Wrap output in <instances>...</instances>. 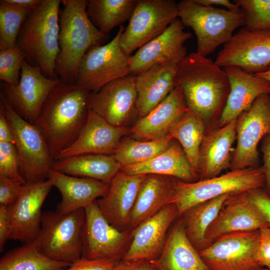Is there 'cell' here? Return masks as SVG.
Instances as JSON below:
<instances>
[{"mask_svg": "<svg viewBox=\"0 0 270 270\" xmlns=\"http://www.w3.org/2000/svg\"><path fill=\"white\" fill-rule=\"evenodd\" d=\"M265 176L262 167L232 170L219 176L187 182L176 179L171 200L179 216L190 208L201 202L228 194L265 188Z\"/></svg>", "mask_w": 270, "mask_h": 270, "instance_id": "obj_6", "label": "cell"}, {"mask_svg": "<svg viewBox=\"0 0 270 270\" xmlns=\"http://www.w3.org/2000/svg\"><path fill=\"white\" fill-rule=\"evenodd\" d=\"M61 80L50 78L40 68L23 60L18 84L2 83L1 94L15 112L34 124L39 117L50 92Z\"/></svg>", "mask_w": 270, "mask_h": 270, "instance_id": "obj_14", "label": "cell"}, {"mask_svg": "<svg viewBox=\"0 0 270 270\" xmlns=\"http://www.w3.org/2000/svg\"><path fill=\"white\" fill-rule=\"evenodd\" d=\"M48 178L61 194L62 200L56 211L63 214L84 208L102 197L109 186L108 184L100 180L72 176L53 170H50Z\"/></svg>", "mask_w": 270, "mask_h": 270, "instance_id": "obj_27", "label": "cell"}, {"mask_svg": "<svg viewBox=\"0 0 270 270\" xmlns=\"http://www.w3.org/2000/svg\"><path fill=\"white\" fill-rule=\"evenodd\" d=\"M214 62L221 68L236 66L252 74L264 71L270 65V29H240L224 45Z\"/></svg>", "mask_w": 270, "mask_h": 270, "instance_id": "obj_15", "label": "cell"}, {"mask_svg": "<svg viewBox=\"0 0 270 270\" xmlns=\"http://www.w3.org/2000/svg\"><path fill=\"white\" fill-rule=\"evenodd\" d=\"M121 168L114 155L102 154H84L54 160L52 166V170L68 175L108 184Z\"/></svg>", "mask_w": 270, "mask_h": 270, "instance_id": "obj_31", "label": "cell"}, {"mask_svg": "<svg viewBox=\"0 0 270 270\" xmlns=\"http://www.w3.org/2000/svg\"><path fill=\"white\" fill-rule=\"evenodd\" d=\"M24 184L10 178L0 175V206H8L18 197Z\"/></svg>", "mask_w": 270, "mask_h": 270, "instance_id": "obj_41", "label": "cell"}, {"mask_svg": "<svg viewBox=\"0 0 270 270\" xmlns=\"http://www.w3.org/2000/svg\"><path fill=\"white\" fill-rule=\"evenodd\" d=\"M196 2L207 6H218L225 7L227 10L232 11L240 10L238 5L234 2L229 0H194Z\"/></svg>", "mask_w": 270, "mask_h": 270, "instance_id": "obj_49", "label": "cell"}, {"mask_svg": "<svg viewBox=\"0 0 270 270\" xmlns=\"http://www.w3.org/2000/svg\"><path fill=\"white\" fill-rule=\"evenodd\" d=\"M266 226H270L250 200L247 192L234 194L226 201L208 228L206 234L207 246L224 235L258 230Z\"/></svg>", "mask_w": 270, "mask_h": 270, "instance_id": "obj_19", "label": "cell"}, {"mask_svg": "<svg viewBox=\"0 0 270 270\" xmlns=\"http://www.w3.org/2000/svg\"><path fill=\"white\" fill-rule=\"evenodd\" d=\"M118 261L110 260H88L80 258L68 268L60 270H112Z\"/></svg>", "mask_w": 270, "mask_h": 270, "instance_id": "obj_42", "label": "cell"}, {"mask_svg": "<svg viewBox=\"0 0 270 270\" xmlns=\"http://www.w3.org/2000/svg\"><path fill=\"white\" fill-rule=\"evenodd\" d=\"M233 194H226L198 204L187 210L180 216L186 236L198 251L207 247L206 232L226 201Z\"/></svg>", "mask_w": 270, "mask_h": 270, "instance_id": "obj_32", "label": "cell"}, {"mask_svg": "<svg viewBox=\"0 0 270 270\" xmlns=\"http://www.w3.org/2000/svg\"><path fill=\"white\" fill-rule=\"evenodd\" d=\"M178 18L160 35L148 42L130 56L131 75L137 76L152 66L174 58L186 56L185 42L192 34L184 30Z\"/></svg>", "mask_w": 270, "mask_h": 270, "instance_id": "obj_21", "label": "cell"}, {"mask_svg": "<svg viewBox=\"0 0 270 270\" xmlns=\"http://www.w3.org/2000/svg\"><path fill=\"white\" fill-rule=\"evenodd\" d=\"M6 1L10 4L33 10L40 4L42 0H6Z\"/></svg>", "mask_w": 270, "mask_h": 270, "instance_id": "obj_50", "label": "cell"}, {"mask_svg": "<svg viewBox=\"0 0 270 270\" xmlns=\"http://www.w3.org/2000/svg\"><path fill=\"white\" fill-rule=\"evenodd\" d=\"M138 0H87V15L94 26L107 35L113 28L130 20Z\"/></svg>", "mask_w": 270, "mask_h": 270, "instance_id": "obj_33", "label": "cell"}, {"mask_svg": "<svg viewBox=\"0 0 270 270\" xmlns=\"http://www.w3.org/2000/svg\"><path fill=\"white\" fill-rule=\"evenodd\" d=\"M52 180L24 184L18 198L8 206L12 232L9 240L28 243L34 240L40 230L42 208L53 186Z\"/></svg>", "mask_w": 270, "mask_h": 270, "instance_id": "obj_17", "label": "cell"}, {"mask_svg": "<svg viewBox=\"0 0 270 270\" xmlns=\"http://www.w3.org/2000/svg\"><path fill=\"white\" fill-rule=\"evenodd\" d=\"M24 56L20 50L14 48L0 50V79L3 82L16 85L20 76Z\"/></svg>", "mask_w": 270, "mask_h": 270, "instance_id": "obj_39", "label": "cell"}, {"mask_svg": "<svg viewBox=\"0 0 270 270\" xmlns=\"http://www.w3.org/2000/svg\"><path fill=\"white\" fill-rule=\"evenodd\" d=\"M181 56L156 64L136 76L137 116L141 118L156 107L176 87Z\"/></svg>", "mask_w": 270, "mask_h": 270, "instance_id": "obj_24", "label": "cell"}, {"mask_svg": "<svg viewBox=\"0 0 270 270\" xmlns=\"http://www.w3.org/2000/svg\"><path fill=\"white\" fill-rule=\"evenodd\" d=\"M176 86L181 90L188 108L204 122L220 115L230 92L224 68L196 52L187 54L180 64Z\"/></svg>", "mask_w": 270, "mask_h": 270, "instance_id": "obj_2", "label": "cell"}, {"mask_svg": "<svg viewBox=\"0 0 270 270\" xmlns=\"http://www.w3.org/2000/svg\"><path fill=\"white\" fill-rule=\"evenodd\" d=\"M178 3L173 0H138L120 44L128 55L162 34L178 18Z\"/></svg>", "mask_w": 270, "mask_h": 270, "instance_id": "obj_10", "label": "cell"}, {"mask_svg": "<svg viewBox=\"0 0 270 270\" xmlns=\"http://www.w3.org/2000/svg\"><path fill=\"white\" fill-rule=\"evenodd\" d=\"M112 270H158L150 261L140 260L129 261L120 260L116 264Z\"/></svg>", "mask_w": 270, "mask_h": 270, "instance_id": "obj_47", "label": "cell"}, {"mask_svg": "<svg viewBox=\"0 0 270 270\" xmlns=\"http://www.w3.org/2000/svg\"><path fill=\"white\" fill-rule=\"evenodd\" d=\"M59 14L60 52L56 72L66 84H75L80 62L92 46L101 45L106 39L92 22L86 13L87 0H62Z\"/></svg>", "mask_w": 270, "mask_h": 270, "instance_id": "obj_3", "label": "cell"}, {"mask_svg": "<svg viewBox=\"0 0 270 270\" xmlns=\"http://www.w3.org/2000/svg\"><path fill=\"white\" fill-rule=\"evenodd\" d=\"M176 178L147 174L131 212L129 228L132 230L166 205L171 204Z\"/></svg>", "mask_w": 270, "mask_h": 270, "instance_id": "obj_29", "label": "cell"}, {"mask_svg": "<svg viewBox=\"0 0 270 270\" xmlns=\"http://www.w3.org/2000/svg\"><path fill=\"white\" fill-rule=\"evenodd\" d=\"M189 110L181 90L176 86L156 107L140 118L130 131L134 137L144 140L162 138Z\"/></svg>", "mask_w": 270, "mask_h": 270, "instance_id": "obj_26", "label": "cell"}, {"mask_svg": "<svg viewBox=\"0 0 270 270\" xmlns=\"http://www.w3.org/2000/svg\"><path fill=\"white\" fill-rule=\"evenodd\" d=\"M244 15L245 28L250 30L270 29V0H236Z\"/></svg>", "mask_w": 270, "mask_h": 270, "instance_id": "obj_38", "label": "cell"}, {"mask_svg": "<svg viewBox=\"0 0 270 270\" xmlns=\"http://www.w3.org/2000/svg\"><path fill=\"white\" fill-rule=\"evenodd\" d=\"M124 30L120 26L110 42L93 46L88 50L80 62L76 84L95 92L110 82L131 75L130 56L124 52L120 44Z\"/></svg>", "mask_w": 270, "mask_h": 270, "instance_id": "obj_9", "label": "cell"}, {"mask_svg": "<svg viewBox=\"0 0 270 270\" xmlns=\"http://www.w3.org/2000/svg\"><path fill=\"white\" fill-rule=\"evenodd\" d=\"M0 142L11 143L15 146L13 132L2 106H0Z\"/></svg>", "mask_w": 270, "mask_h": 270, "instance_id": "obj_48", "label": "cell"}, {"mask_svg": "<svg viewBox=\"0 0 270 270\" xmlns=\"http://www.w3.org/2000/svg\"><path fill=\"white\" fill-rule=\"evenodd\" d=\"M71 264L46 256L35 240L6 252L0 258V270H60Z\"/></svg>", "mask_w": 270, "mask_h": 270, "instance_id": "obj_35", "label": "cell"}, {"mask_svg": "<svg viewBox=\"0 0 270 270\" xmlns=\"http://www.w3.org/2000/svg\"><path fill=\"white\" fill-rule=\"evenodd\" d=\"M128 131L124 126L110 124L89 110L86 123L78 138L54 160L84 154H114L122 137Z\"/></svg>", "mask_w": 270, "mask_h": 270, "instance_id": "obj_22", "label": "cell"}, {"mask_svg": "<svg viewBox=\"0 0 270 270\" xmlns=\"http://www.w3.org/2000/svg\"><path fill=\"white\" fill-rule=\"evenodd\" d=\"M32 10L0 0V50L16 46L22 26Z\"/></svg>", "mask_w": 270, "mask_h": 270, "instance_id": "obj_37", "label": "cell"}, {"mask_svg": "<svg viewBox=\"0 0 270 270\" xmlns=\"http://www.w3.org/2000/svg\"><path fill=\"white\" fill-rule=\"evenodd\" d=\"M0 106L14 136L20 172L26 184L48 179L54 160L42 134L20 116L1 94Z\"/></svg>", "mask_w": 270, "mask_h": 270, "instance_id": "obj_7", "label": "cell"}, {"mask_svg": "<svg viewBox=\"0 0 270 270\" xmlns=\"http://www.w3.org/2000/svg\"><path fill=\"white\" fill-rule=\"evenodd\" d=\"M259 230L240 232L217 238L200 254L211 270H258Z\"/></svg>", "mask_w": 270, "mask_h": 270, "instance_id": "obj_12", "label": "cell"}, {"mask_svg": "<svg viewBox=\"0 0 270 270\" xmlns=\"http://www.w3.org/2000/svg\"><path fill=\"white\" fill-rule=\"evenodd\" d=\"M60 0H42L28 16L20 31L16 46L24 60L39 68L48 78L58 77L56 62L60 52Z\"/></svg>", "mask_w": 270, "mask_h": 270, "instance_id": "obj_4", "label": "cell"}, {"mask_svg": "<svg viewBox=\"0 0 270 270\" xmlns=\"http://www.w3.org/2000/svg\"><path fill=\"white\" fill-rule=\"evenodd\" d=\"M256 76L266 80L270 82V65L264 72L256 74Z\"/></svg>", "mask_w": 270, "mask_h": 270, "instance_id": "obj_51", "label": "cell"}, {"mask_svg": "<svg viewBox=\"0 0 270 270\" xmlns=\"http://www.w3.org/2000/svg\"><path fill=\"white\" fill-rule=\"evenodd\" d=\"M120 170L130 175L169 176L187 182H195L199 178L182 146L176 143H171L166 150L148 161L122 166Z\"/></svg>", "mask_w": 270, "mask_h": 270, "instance_id": "obj_30", "label": "cell"}, {"mask_svg": "<svg viewBox=\"0 0 270 270\" xmlns=\"http://www.w3.org/2000/svg\"><path fill=\"white\" fill-rule=\"evenodd\" d=\"M84 210L81 258L115 261L122 260L132 241V230L120 231L111 225L102 214L96 200Z\"/></svg>", "mask_w": 270, "mask_h": 270, "instance_id": "obj_11", "label": "cell"}, {"mask_svg": "<svg viewBox=\"0 0 270 270\" xmlns=\"http://www.w3.org/2000/svg\"><path fill=\"white\" fill-rule=\"evenodd\" d=\"M179 216L174 204L164 206L132 230V239L122 260L129 261H154L164 249L167 232Z\"/></svg>", "mask_w": 270, "mask_h": 270, "instance_id": "obj_18", "label": "cell"}, {"mask_svg": "<svg viewBox=\"0 0 270 270\" xmlns=\"http://www.w3.org/2000/svg\"><path fill=\"white\" fill-rule=\"evenodd\" d=\"M258 270H270L267 268H263L262 267L259 268Z\"/></svg>", "mask_w": 270, "mask_h": 270, "instance_id": "obj_52", "label": "cell"}, {"mask_svg": "<svg viewBox=\"0 0 270 270\" xmlns=\"http://www.w3.org/2000/svg\"><path fill=\"white\" fill-rule=\"evenodd\" d=\"M84 222V208L65 214L43 212L40 232L36 239L41 252L58 262L72 264L80 259Z\"/></svg>", "mask_w": 270, "mask_h": 270, "instance_id": "obj_8", "label": "cell"}, {"mask_svg": "<svg viewBox=\"0 0 270 270\" xmlns=\"http://www.w3.org/2000/svg\"><path fill=\"white\" fill-rule=\"evenodd\" d=\"M178 6V18L184 26L193 30L197 38L196 52L204 56L228 42L237 28L245 26L240 10L207 6L194 0H181Z\"/></svg>", "mask_w": 270, "mask_h": 270, "instance_id": "obj_5", "label": "cell"}, {"mask_svg": "<svg viewBox=\"0 0 270 270\" xmlns=\"http://www.w3.org/2000/svg\"><path fill=\"white\" fill-rule=\"evenodd\" d=\"M152 262L158 270H211L187 237L182 218L169 232L160 256Z\"/></svg>", "mask_w": 270, "mask_h": 270, "instance_id": "obj_28", "label": "cell"}, {"mask_svg": "<svg viewBox=\"0 0 270 270\" xmlns=\"http://www.w3.org/2000/svg\"><path fill=\"white\" fill-rule=\"evenodd\" d=\"M229 80L230 92L220 116V126L237 119L248 110L256 100L263 94H270V82L236 66L223 68Z\"/></svg>", "mask_w": 270, "mask_h": 270, "instance_id": "obj_23", "label": "cell"}, {"mask_svg": "<svg viewBox=\"0 0 270 270\" xmlns=\"http://www.w3.org/2000/svg\"><path fill=\"white\" fill-rule=\"evenodd\" d=\"M136 76H124L105 84L97 92H90L88 109L110 124L123 126L137 116Z\"/></svg>", "mask_w": 270, "mask_h": 270, "instance_id": "obj_16", "label": "cell"}, {"mask_svg": "<svg viewBox=\"0 0 270 270\" xmlns=\"http://www.w3.org/2000/svg\"><path fill=\"white\" fill-rule=\"evenodd\" d=\"M146 176L130 175L120 170L110 182L106 193L96 200L102 215L119 230H130L131 212Z\"/></svg>", "mask_w": 270, "mask_h": 270, "instance_id": "obj_20", "label": "cell"}, {"mask_svg": "<svg viewBox=\"0 0 270 270\" xmlns=\"http://www.w3.org/2000/svg\"><path fill=\"white\" fill-rule=\"evenodd\" d=\"M270 134V94L258 96L251 108L238 118L237 144L232 156V170L254 168L259 162L258 145Z\"/></svg>", "mask_w": 270, "mask_h": 270, "instance_id": "obj_13", "label": "cell"}, {"mask_svg": "<svg viewBox=\"0 0 270 270\" xmlns=\"http://www.w3.org/2000/svg\"><path fill=\"white\" fill-rule=\"evenodd\" d=\"M204 132V120L189 110L174 122L167 135L171 140L175 138L180 142L192 168L197 174L198 153Z\"/></svg>", "mask_w": 270, "mask_h": 270, "instance_id": "obj_34", "label": "cell"}, {"mask_svg": "<svg viewBox=\"0 0 270 270\" xmlns=\"http://www.w3.org/2000/svg\"><path fill=\"white\" fill-rule=\"evenodd\" d=\"M248 197L270 226V196L263 188L247 192Z\"/></svg>", "mask_w": 270, "mask_h": 270, "instance_id": "obj_44", "label": "cell"}, {"mask_svg": "<svg viewBox=\"0 0 270 270\" xmlns=\"http://www.w3.org/2000/svg\"><path fill=\"white\" fill-rule=\"evenodd\" d=\"M90 92L82 86L61 80L48 97L34 124L44 137L54 160L76 140L83 129L88 114Z\"/></svg>", "mask_w": 270, "mask_h": 270, "instance_id": "obj_1", "label": "cell"}, {"mask_svg": "<svg viewBox=\"0 0 270 270\" xmlns=\"http://www.w3.org/2000/svg\"><path fill=\"white\" fill-rule=\"evenodd\" d=\"M0 175L26 184L20 174L17 151L12 144L0 142Z\"/></svg>", "mask_w": 270, "mask_h": 270, "instance_id": "obj_40", "label": "cell"}, {"mask_svg": "<svg viewBox=\"0 0 270 270\" xmlns=\"http://www.w3.org/2000/svg\"><path fill=\"white\" fill-rule=\"evenodd\" d=\"M171 143V140L168 136L144 141L126 138L120 141L114 155L122 166L137 164L148 161L160 154Z\"/></svg>", "mask_w": 270, "mask_h": 270, "instance_id": "obj_36", "label": "cell"}, {"mask_svg": "<svg viewBox=\"0 0 270 270\" xmlns=\"http://www.w3.org/2000/svg\"><path fill=\"white\" fill-rule=\"evenodd\" d=\"M237 120L238 118L204 136L198 153L200 180L217 176L230 166L231 148L236 139Z\"/></svg>", "mask_w": 270, "mask_h": 270, "instance_id": "obj_25", "label": "cell"}, {"mask_svg": "<svg viewBox=\"0 0 270 270\" xmlns=\"http://www.w3.org/2000/svg\"><path fill=\"white\" fill-rule=\"evenodd\" d=\"M262 152L263 154L264 165L262 167L265 176L264 190L270 196V134L262 138Z\"/></svg>", "mask_w": 270, "mask_h": 270, "instance_id": "obj_46", "label": "cell"}, {"mask_svg": "<svg viewBox=\"0 0 270 270\" xmlns=\"http://www.w3.org/2000/svg\"><path fill=\"white\" fill-rule=\"evenodd\" d=\"M12 232V225L8 208L0 206V251L4 250V246Z\"/></svg>", "mask_w": 270, "mask_h": 270, "instance_id": "obj_45", "label": "cell"}, {"mask_svg": "<svg viewBox=\"0 0 270 270\" xmlns=\"http://www.w3.org/2000/svg\"><path fill=\"white\" fill-rule=\"evenodd\" d=\"M259 232L257 260L261 266L270 270V226L260 228Z\"/></svg>", "mask_w": 270, "mask_h": 270, "instance_id": "obj_43", "label": "cell"}]
</instances>
